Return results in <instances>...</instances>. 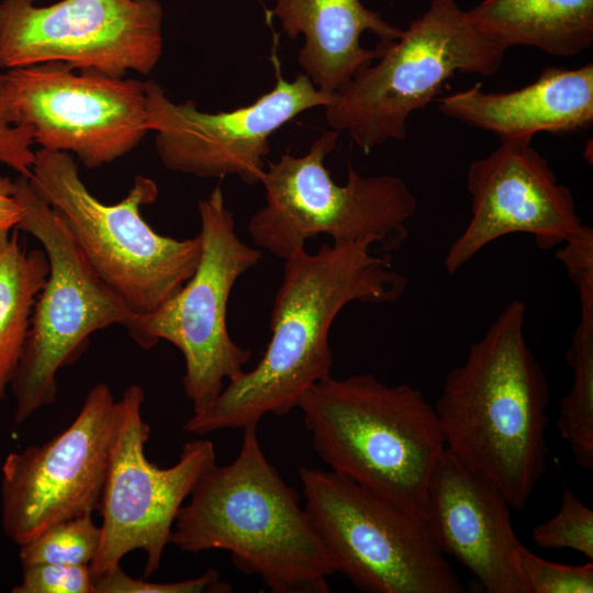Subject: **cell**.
I'll use <instances>...</instances> for the list:
<instances>
[{
    "label": "cell",
    "mask_w": 593,
    "mask_h": 593,
    "mask_svg": "<svg viewBox=\"0 0 593 593\" xmlns=\"http://www.w3.org/2000/svg\"><path fill=\"white\" fill-rule=\"evenodd\" d=\"M243 430L237 457L208 470L180 507L170 544L189 553L226 550L273 593L329 592L336 570L298 492L268 461L257 426Z\"/></svg>",
    "instance_id": "cell-3"
},
{
    "label": "cell",
    "mask_w": 593,
    "mask_h": 593,
    "mask_svg": "<svg viewBox=\"0 0 593 593\" xmlns=\"http://www.w3.org/2000/svg\"><path fill=\"white\" fill-rule=\"evenodd\" d=\"M157 0H34L0 2V68L59 61L113 78L148 75L163 54Z\"/></svg>",
    "instance_id": "cell-12"
},
{
    "label": "cell",
    "mask_w": 593,
    "mask_h": 593,
    "mask_svg": "<svg viewBox=\"0 0 593 593\" xmlns=\"http://www.w3.org/2000/svg\"><path fill=\"white\" fill-rule=\"evenodd\" d=\"M338 137L339 131H325L305 155L284 153L267 164L260 179L266 204L248 223L256 246L287 259L318 235L387 255L404 244L406 223L416 212L412 191L396 176H361L350 161L346 183L337 184L324 163Z\"/></svg>",
    "instance_id": "cell-6"
},
{
    "label": "cell",
    "mask_w": 593,
    "mask_h": 593,
    "mask_svg": "<svg viewBox=\"0 0 593 593\" xmlns=\"http://www.w3.org/2000/svg\"><path fill=\"white\" fill-rule=\"evenodd\" d=\"M144 399L142 387L132 384L118 401V421L99 504L101 540L89 566L93 577L115 569L135 549L146 556L144 577L154 574L170 544L180 507L216 463L214 445L208 439L186 443L171 467L150 462L145 455L150 428L142 416Z\"/></svg>",
    "instance_id": "cell-11"
},
{
    "label": "cell",
    "mask_w": 593,
    "mask_h": 593,
    "mask_svg": "<svg viewBox=\"0 0 593 593\" xmlns=\"http://www.w3.org/2000/svg\"><path fill=\"white\" fill-rule=\"evenodd\" d=\"M48 61L9 69L13 122L41 148L74 154L98 168L132 152L149 132L144 82Z\"/></svg>",
    "instance_id": "cell-13"
},
{
    "label": "cell",
    "mask_w": 593,
    "mask_h": 593,
    "mask_svg": "<svg viewBox=\"0 0 593 593\" xmlns=\"http://www.w3.org/2000/svg\"><path fill=\"white\" fill-rule=\"evenodd\" d=\"M116 421L118 401L98 383L67 428L7 456L1 524L10 540L22 546L56 523L99 510Z\"/></svg>",
    "instance_id": "cell-14"
},
{
    "label": "cell",
    "mask_w": 593,
    "mask_h": 593,
    "mask_svg": "<svg viewBox=\"0 0 593 593\" xmlns=\"http://www.w3.org/2000/svg\"><path fill=\"white\" fill-rule=\"evenodd\" d=\"M22 569L21 583L12 593H94L89 566L40 563Z\"/></svg>",
    "instance_id": "cell-27"
},
{
    "label": "cell",
    "mask_w": 593,
    "mask_h": 593,
    "mask_svg": "<svg viewBox=\"0 0 593 593\" xmlns=\"http://www.w3.org/2000/svg\"><path fill=\"white\" fill-rule=\"evenodd\" d=\"M94 593H228L232 586L217 571L209 569L198 578L177 582H149L127 575L121 567L93 577Z\"/></svg>",
    "instance_id": "cell-26"
},
{
    "label": "cell",
    "mask_w": 593,
    "mask_h": 593,
    "mask_svg": "<svg viewBox=\"0 0 593 593\" xmlns=\"http://www.w3.org/2000/svg\"><path fill=\"white\" fill-rule=\"evenodd\" d=\"M518 564L530 593L593 592L592 561L582 566L550 562L522 545Z\"/></svg>",
    "instance_id": "cell-25"
},
{
    "label": "cell",
    "mask_w": 593,
    "mask_h": 593,
    "mask_svg": "<svg viewBox=\"0 0 593 593\" xmlns=\"http://www.w3.org/2000/svg\"><path fill=\"white\" fill-rule=\"evenodd\" d=\"M22 215V208L12 193V180L0 176V243L9 237Z\"/></svg>",
    "instance_id": "cell-30"
},
{
    "label": "cell",
    "mask_w": 593,
    "mask_h": 593,
    "mask_svg": "<svg viewBox=\"0 0 593 593\" xmlns=\"http://www.w3.org/2000/svg\"><path fill=\"white\" fill-rule=\"evenodd\" d=\"M304 508L336 572L369 593H462L424 521L355 481L299 469Z\"/></svg>",
    "instance_id": "cell-9"
},
{
    "label": "cell",
    "mask_w": 593,
    "mask_h": 593,
    "mask_svg": "<svg viewBox=\"0 0 593 593\" xmlns=\"http://www.w3.org/2000/svg\"><path fill=\"white\" fill-rule=\"evenodd\" d=\"M372 249L333 243L316 254L301 249L284 259L262 357L228 381L206 409L193 413L183 430L205 435L257 426L267 414H289L314 383L332 376L328 335L340 310L354 301L394 302L406 290L407 279L393 269L390 255Z\"/></svg>",
    "instance_id": "cell-1"
},
{
    "label": "cell",
    "mask_w": 593,
    "mask_h": 593,
    "mask_svg": "<svg viewBox=\"0 0 593 593\" xmlns=\"http://www.w3.org/2000/svg\"><path fill=\"white\" fill-rule=\"evenodd\" d=\"M438 107L445 115L494 133L500 141L579 132L593 123V65L548 67L532 83L508 92H486L477 82L440 98Z\"/></svg>",
    "instance_id": "cell-18"
},
{
    "label": "cell",
    "mask_w": 593,
    "mask_h": 593,
    "mask_svg": "<svg viewBox=\"0 0 593 593\" xmlns=\"http://www.w3.org/2000/svg\"><path fill=\"white\" fill-rule=\"evenodd\" d=\"M511 301L447 374L435 404L447 449L522 511L542 478L550 390Z\"/></svg>",
    "instance_id": "cell-2"
},
{
    "label": "cell",
    "mask_w": 593,
    "mask_h": 593,
    "mask_svg": "<svg viewBox=\"0 0 593 593\" xmlns=\"http://www.w3.org/2000/svg\"><path fill=\"white\" fill-rule=\"evenodd\" d=\"M557 250V258L564 265L571 281L580 291H593V230L582 225Z\"/></svg>",
    "instance_id": "cell-29"
},
{
    "label": "cell",
    "mask_w": 593,
    "mask_h": 593,
    "mask_svg": "<svg viewBox=\"0 0 593 593\" xmlns=\"http://www.w3.org/2000/svg\"><path fill=\"white\" fill-rule=\"evenodd\" d=\"M530 141H500L491 154L470 164L466 187L471 217L446 253L448 273L505 235L527 233L539 248L549 249L583 225L570 189L558 182Z\"/></svg>",
    "instance_id": "cell-16"
},
{
    "label": "cell",
    "mask_w": 593,
    "mask_h": 593,
    "mask_svg": "<svg viewBox=\"0 0 593 593\" xmlns=\"http://www.w3.org/2000/svg\"><path fill=\"white\" fill-rule=\"evenodd\" d=\"M63 219L100 280L135 315L148 314L177 294L194 273L201 237L176 239L156 233L142 217L158 188L137 176L127 195L104 204L86 187L72 155L40 148L27 178Z\"/></svg>",
    "instance_id": "cell-5"
},
{
    "label": "cell",
    "mask_w": 593,
    "mask_h": 593,
    "mask_svg": "<svg viewBox=\"0 0 593 593\" xmlns=\"http://www.w3.org/2000/svg\"><path fill=\"white\" fill-rule=\"evenodd\" d=\"M198 211L202 248L194 273L158 309L134 314L125 326L145 350L167 340L181 351L182 385L193 413L206 409L223 391L224 380L236 379L250 359V350L230 336L227 304L238 278L262 259L260 249L238 236L220 184L199 201Z\"/></svg>",
    "instance_id": "cell-10"
},
{
    "label": "cell",
    "mask_w": 593,
    "mask_h": 593,
    "mask_svg": "<svg viewBox=\"0 0 593 593\" xmlns=\"http://www.w3.org/2000/svg\"><path fill=\"white\" fill-rule=\"evenodd\" d=\"M33 144L32 132L12 120L5 96L4 74L0 72V164L30 178L35 160Z\"/></svg>",
    "instance_id": "cell-28"
},
{
    "label": "cell",
    "mask_w": 593,
    "mask_h": 593,
    "mask_svg": "<svg viewBox=\"0 0 593 593\" xmlns=\"http://www.w3.org/2000/svg\"><path fill=\"white\" fill-rule=\"evenodd\" d=\"M147 127L165 168L199 178L237 176L247 184L260 182L270 152L269 139L298 114L327 107L336 93L316 89L306 75L278 78L270 91L253 103L217 113L202 112L193 100L171 101L155 81L144 82Z\"/></svg>",
    "instance_id": "cell-15"
},
{
    "label": "cell",
    "mask_w": 593,
    "mask_h": 593,
    "mask_svg": "<svg viewBox=\"0 0 593 593\" xmlns=\"http://www.w3.org/2000/svg\"><path fill=\"white\" fill-rule=\"evenodd\" d=\"M12 193L22 208L16 228L40 242L49 264L10 385L14 423L20 425L55 402L58 371L78 359L92 334L112 325L125 327L134 313L100 280L60 215L27 178L13 180Z\"/></svg>",
    "instance_id": "cell-8"
},
{
    "label": "cell",
    "mask_w": 593,
    "mask_h": 593,
    "mask_svg": "<svg viewBox=\"0 0 593 593\" xmlns=\"http://www.w3.org/2000/svg\"><path fill=\"white\" fill-rule=\"evenodd\" d=\"M298 409L332 471L425 522L428 488L447 449L435 407L409 385L370 373L314 383Z\"/></svg>",
    "instance_id": "cell-4"
},
{
    "label": "cell",
    "mask_w": 593,
    "mask_h": 593,
    "mask_svg": "<svg viewBox=\"0 0 593 593\" xmlns=\"http://www.w3.org/2000/svg\"><path fill=\"white\" fill-rule=\"evenodd\" d=\"M467 14L505 51L523 45L572 57L593 44V0H483Z\"/></svg>",
    "instance_id": "cell-20"
},
{
    "label": "cell",
    "mask_w": 593,
    "mask_h": 593,
    "mask_svg": "<svg viewBox=\"0 0 593 593\" xmlns=\"http://www.w3.org/2000/svg\"><path fill=\"white\" fill-rule=\"evenodd\" d=\"M510 510L493 483L445 450L430 479L425 524L439 549L489 593H530Z\"/></svg>",
    "instance_id": "cell-17"
},
{
    "label": "cell",
    "mask_w": 593,
    "mask_h": 593,
    "mask_svg": "<svg viewBox=\"0 0 593 593\" xmlns=\"http://www.w3.org/2000/svg\"><path fill=\"white\" fill-rule=\"evenodd\" d=\"M363 68L325 107L328 125L349 133L365 153L406 138L411 113L426 107L456 74L493 76L505 49L481 35L456 0H430L402 35L379 43Z\"/></svg>",
    "instance_id": "cell-7"
},
{
    "label": "cell",
    "mask_w": 593,
    "mask_h": 593,
    "mask_svg": "<svg viewBox=\"0 0 593 593\" xmlns=\"http://www.w3.org/2000/svg\"><path fill=\"white\" fill-rule=\"evenodd\" d=\"M273 14L289 38L304 36L298 61L313 86L328 94L344 89L380 56L379 45L361 46L363 32H372L383 44L403 32L361 0H277Z\"/></svg>",
    "instance_id": "cell-19"
},
{
    "label": "cell",
    "mask_w": 593,
    "mask_h": 593,
    "mask_svg": "<svg viewBox=\"0 0 593 593\" xmlns=\"http://www.w3.org/2000/svg\"><path fill=\"white\" fill-rule=\"evenodd\" d=\"M533 541L544 549H572L593 560V511L568 489L558 512L532 530Z\"/></svg>",
    "instance_id": "cell-24"
},
{
    "label": "cell",
    "mask_w": 593,
    "mask_h": 593,
    "mask_svg": "<svg viewBox=\"0 0 593 593\" xmlns=\"http://www.w3.org/2000/svg\"><path fill=\"white\" fill-rule=\"evenodd\" d=\"M101 527L92 515L56 523L20 546L22 568L40 563L90 566L100 546Z\"/></svg>",
    "instance_id": "cell-23"
},
{
    "label": "cell",
    "mask_w": 593,
    "mask_h": 593,
    "mask_svg": "<svg viewBox=\"0 0 593 593\" xmlns=\"http://www.w3.org/2000/svg\"><path fill=\"white\" fill-rule=\"evenodd\" d=\"M581 314L566 360L573 369V385L561 399L557 427L575 461L593 467V291L579 292Z\"/></svg>",
    "instance_id": "cell-22"
},
{
    "label": "cell",
    "mask_w": 593,
    "mask_h": 593,
    "mask_svg": "<svg viewBox=\"0 0 593 593\" xmlns=\"http://www.w3.org/2000/svg\"><path fill=\"white\" fill-rule=\"evenodd\" d=\"M49 271L44 250H26L16 232L0 243V404L19 366L37 295Z\"/></svg>",
    "instance_id": "cell-21"
}]
</instances>
